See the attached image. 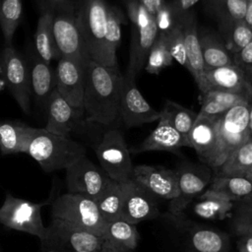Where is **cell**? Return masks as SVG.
I'll return each instance as SVG.
<instances>
[{
    "instance_id": "obj_23",
    "label": "cell",
    "mask_w": 252,
    "mask_h": 252,
    "mask_svg": "<svg viewBox=\"0 0 252 252\" xmlns=\"http://www.w3.org/2000/svg\"><path fill=\"white\" fill-rule=\"evenodd\" d=\"M45 109L47 121L44 129L56 135L69 137L81 115L56 90L50 95Z\"/></svg>"
},
{
    "instance_id": "obj_27",
    "label": "cell",
    "mask_w": 252,
    "mask_h": 252,
    "mask_svg": "<svg viewBox=\"0 0 252 252\" xmlns=\"http://www.w3.org/2000/svg\"><path fill=\"white\" fill-rule=\"evenodd\" d=\"M32 129L21 122L0 121V152L3 155L26 154Z\"/></svg>"
},
{
    "instance_id": "obj_39",
    "label": "cell",
    "mask_w": 252,
    "mask_h": 252,
    "mask_svg": "<svg viewBox=\"0 0 252 252\" xmlns=\"http://www.w3.org/2000/svg\"><path fill=\"white\" fill-rule=\"evenodd\" d=\"M172 60L173 59L165 44L164 35L158 33L148 55L145 65L146 72L152 75H157L162 69L170 66L172 64Z\"/></svg>"
},
{
    "instance_id": "obj_32",
    "label": "cell",
    "mask_w": 252,
    "mask_h": 252,
    "mask_svg": "<svg viewBox=\"0 0 252 252\" xmlns=\"http://www.w3.org/2000/svg\"><path fill=\"white\" fill-rule=\"evenodd\" d=\"M206 189L236 202L252 193V182L243 176L216 175Z\"/></svg>"
},
{
    "instance_id": "obj_30",
    "label": "cell",
    "mask_w": 252,
    "mask_h": 252,
    "mask_svg": "<svg viewBox=\"0 0 252 252\" xmlns=\"http://www.w3.org/2000/svg\"><path fill=\"white\" fill-rule=\"evenodd\" d=\"M124 24H127V18L121 9L117 6L108 4L107 25L104 38L107 67L118 68L116 52L121 40V27Z\"/></svg>"
},
{
    "instance_id": "obj_37",
    "label": "cell",
    "mask_w": 252,
    "mask_h": 252,
    "mask_svg": "<svg viewBox=\"0 0 252 252\" xmlns=\"http://www.w3.org/2000/svg\"><path fill=\"white\" fill-rule=\"evenodd\" d=\"M247 0H226L216 12L220 31L224 37L228 35L235 25L244 21Z\"/></svg>"
},
{
    "instance_id": "obj_14",
    "label": "cell",
    "mask_w": 252,
    "mask_h": 252,
    "mask_svg": "<svg viewBox=\"0 0 252 252\" xmlns=\"http://www.w3.org/2000/svg\"><path fill=\"white\" fill-rule=\"evenodd\" d=\"M85 70L86 65L67 57H61L54 69L56 91L81 116L84 114Z\"/></svg>"
},
{
    "instance_id": "obj_2",
    "label": "cell",
    "mask_w": 252,
    "mask_h": 252,
    "mask_svg": "<svg viewBox=\"0 0 252 252\" xmlns=\"http://www.w3.org/2000/svg\"><path fill=\"white\" fill-rule=\"evenodd\" d=\"M86 148L70 137L53 134L44 128H33L26 154L45 172L66 169L86 156Z\"/></svg>"
},
{
    "instance_id": "obj_24",
    "label": "cell",
    "mask_w": 252,
    "mask_h": 252,
    "mask_svg": "<svg viewBox=\"0 0 252 252\" xmlns=\"http://www.w3.org/2000/svg\"><path fill=\"white\" fill-rule=\"evenodd\" d=\"M216 116H197L188 135L189 147L197 153L200 160L209 165L217 145Z\"/></svg>"
},
{
    "instance_id": "obj_17",
    "label": "cell",
    "mask_w": 252,
    "mask_h": 252,
    "mask_svg": "<svg viewBox=\"0 0 252 252\" xmlns=\"http://www.w3.org/2000/svg\"><path fill=\"white\" fill-rule=\"evenodd\" d=\"M198 88L201 93L219 91L252 97V86L247 76L234 64L205 71Z\"/></svg>"
},
{
    "instance_id": "obj_49",
    "label": "cell",
    "mask_w": 252,
    "mask_h": 252,
    "mask_svg": "<svg viewBox=\"0 0 252 252\" xmlns=\"http://www.w3.org/2000/svg\"><path fill=\"white\" fill-rule=\"evenodd\" d=\"M224 1H226V0H209V4H210L211 9L214 12H217Z\"/></svg>"
},
{
    "instance_id": "obj_11",
    "label": "cell",
    "mask_w": 252,
    "mask_h": 252,
    "mask_svg": "<svg viewBox=\"0 0 252 252\" xmlns=\"http://www.w3.org/2000/svg\"><path fill=\"white\" fill-rule=\"evenodd\" d=\"M66 188L68 193L82 194L96 201L108 186L111 179L101 167L82 157L66 169Z\"/></svg>"
},
{
    "instance_id": "obj_45",
    "label": "cell",
    "mask_w": 252,
    "mask_h": 252,
    "mask_svg": "<svg viewBox=\"0 0 252 252\" xmlns=\"http://www.w3.org/2000/svg\"><path fill=\"white\" fill-rule=\"evenodd\" d=\"M236 248L238 252H252V234L238 236Z\"/></svg>"
},
{
    "instance_id": "obj_35",
    "label": "cell",
    "mask_w": 252,
    "mask_h": 252,
    "mask_svg": "<svg viewBox=\"0 0 252 252\" xmlns=\"http://www.w3.org/2000/svg\"><path fill=\"white\" fill-rule=\"evenodd\" d=\"M160 112V117L168 121L172 127L188 140V135L196 121L198 113L181 104L166 99Z\"/></svg>"
},
{
    "instance_id": "obj_50",
    "label": "cell",
    "mask_w": 252,
    "mask_h": 252,
    "mask_svg": "<svg viewBox=\"0 0 252 252\" xmlns=\"http://www.w3.org/2000/svg\"><path fill=\"white\" fill-rule=\"evenodd\" d=\"M100 252H133V251L124 250V249H118V248H114V247H111V246L103 244V247H102Z\"/></svg>"
},
{
    "instance_id": "obj_3",
    "label": "cell",
    "mask_w": 252,
    "mask_h": 252,
    "mask_svg": "<svg viewBox=\"0 0 252 252\" xmlns=\"http://www.w3.org/2000/svg\"><path fill=\"white\" fill-rule=\"evenodd\" d=\"M108 3L105 0H79L75 15L90 60L107 67L104 38L107 25Z\"/></svg>"
},
{
    "instance_id": "obj_29",
    "label": "cell",
    "mask_w": 252,
    "mask_h": 252,
    "mask_svg": "<svg viewBox=\"0 0 252 252\" xmlns=\"http://www.w3.org/2000/svg\"><path fill=\"white\" fill-rule=\"evenodd\" d=\"M102 238L105 245L134 251L139 242V232L136 224L118 219L106 223Z\"/></svg>"
},
{
    "instance_id": "obj_12",
    "label": "cell",
    "mask_w": 252,
    "mask_h": 252,
    "mask_svg": "<svg viewBox=\"0 0 252 252\" xmlns=\"http://www.w3.org/2000/svg\"><path fill=\"white\" fill-rule=\"evenodd\" d=\"M1 60L2 69L12 95L20 108L26 114H30L32 91L27 61L13 46H5Z\"/></svg>"
},
{
    "instance_id": "obj_33",
    "label": "cell",
    "mask_w": 252,
    "mask_h": 252,
    "mask_svg": "<svg viewBox=\"0 0 252 252\" xmlns=\"http://www.w3.org/2000/svg\"><path fill=\"white\" fill-rule=\"evenodd\" d=\"M252 168V137L234 150L223 163L216 169V175L243 176Z\"/></svg>"
},
{
    "instance_id": "obj_31",
    "label": "cell",
    "mask_w": 252,
    "mask_h": 252,
    "mask_svg": "<svg viewBox=\"0 0 252 252\" xmlns=\"http://www.w3.org/2000/svg\"><path fill=\"white\" fill-rule=\"evenodd\" d=\"M193 212L201 219L222 220L232 211L233 202L209 190H204L197 198Z\"/></svg>"
},
{
    "instance_id": "obj_40",
    "label": "cell",
    "mask_w": 252,
    "mask_h": 252,
    "mask_svg": "<svg viewBox=\"0 0 252 252\" xmlns=\"http://www.w3.org/2000/svg\"><path fill=\"white\" fill-rule=\"evenodd\" d=\"M164 40L172 59L187 69V57L184 37L180 23H177L168 32L164 33Z\"/></svg>"
},
{
    "instance_id": "obj_19",
    "label": "cell",
    "mask_w": 252,
    "mask_h": 252,
    "mask_svg": "<svg viewBox=\"0 0 252 252\" xmlns=\"http://www.w3.org/2000/svg\"><path fill=\"white\" fill-rule=\"evenodd\" d=\"M131 26L132 35L130 41V53L124 76L136 80L141 71L145 68L149 52L158 32L155 18L144 26Z\"/></svg>"
},
{
    "instance_id": "obj_18",
    "label": "cell",
    "mask_w": 252,
    "mask_h": 252,
    "mask_svg": "<svg viewBox=\"0 0 252 252\" xmlns=\"http://www.w3.org/2000/svg\"><path fill=\"white\" fill-rule=\"evenodd\" d=\"M175 224L185 229L188 234L190 252H228L230 240L226 233L220 230L197 225L183 217H171Z\"/></svg>"
},
{
    "instance_id": "obj_47",
    "label": "cell",
    "mask_w": 252,
    "mask_h": 252,
    "mask_svg": "<svg viewBox=\"0 0 252 252\" xmlns=\"http://www.w3.org/2000/svg\"><path fill=\"white\" fill-rule=\"evenodd\" d=\"M244 22L252 29V0H247V9Z\"/></svg>"
},
{
    "instance_id": "obj_34",
    "label": "cell",
    "mask_w": 252,
    "mask_h": 252,
    "mask_svg": "<svg viewBox=\"0 0 252 252\" xmlns=\"http://www.w3.org/2000/svg\"><path fill=\"white\" fill-rule=\"evenodd\" d=\"M124 199V182L111 179L101 196L95 201L99 213L107 223L121 219V210Z\"/></svg>"
},
{
    "instance_id": "obj_55",
    "label": "cell",
    "mask_w": 252,
    "mask_h": 252,
    "mask_svg": "<svg viewBox=\"0 0 252 252\" xmlns=\"http://www.w3.org/2000/svg\"><path fill=\"white\" fill-rule=\"evenodd\" d=\"M78 252H92V251H78Z\"/></svg>"
},
{
    "instance_id": "obj_13",
    "label": "cell",
    "mask_w": 252,
    "mask_h": 252,
    "mask_svg": "<svg viewBox=\"0 0 252 252\" xmlns=\"http://www.w3.org/2000/svg\"><path fill=\"white\" fill-rule=\"evenodd\" d=\"M135 81L123 75L119 117L126 128L140 127L144 124L153 123L158 121L160 117V112L156 110L142 95Z\"/></svg>"
},
{
    "instance_id": "obj_5",
    "label": "cell",
    "mask_w": 252,
    "mask_h": 252,
    "mask_svg": "<svg viewBox=\"0 0 252 252\" xmlns=\"http://www.w3.org/2000/svg\"><path fill=\"white\" fill-rule=\"evenodd\" d=\"M51 219L62 220L101 237L106 225L94 199L68 192L58 196L52 202Z\"/></svg>"
},
{
    "instance_id": "obj_4",
    "label": "cell",
    "mask_w": 252,
    "mask_h": 252,
    "mask_svg": "<svg viewBox=\"0 0 252 252\" xmlns=\"http://www.w3.org/2000/svg\"><path fill=\"white\" fill-rule=\"evenodd\" d=\"M250 103L233 106L226 112L216 116L217 145L208 166L218 169L227 157L251 136L248 128Z\"/></svg>"
},
{
    "instance_id": "obj_7",
    "label": "cell",
    "mask_w": 252,
    "mask_h": 252,
    "mask_svg": "<svg viewBox=\"0 0 252 252\" xmlns=\"http://www.w3.org/2000/svg\"><path fill=\"white\" fill-rule=\"evenodd\" d=\"M46 203H34L6 194L0 207V222L10 229H15L34 235L42 241L46 227L41 219V208Z\"/></svg>"
},
{
    "instance_id": "obj_28",
    "label": "cell",
    "mask_w": 252,
    "mask_h": 252,
    "mask_svg": "<svg viewBox=\"0 0 252 252\" xmlns=\"http://www.w3.org/2000/svg\"><path fill=\"white\" fill-rule=\"evenodd\" d=\"M199 38L205 71L233 64L230 52L218 35L204 31L199 33Z\"/></svg>"
},
{
    "instance_id": "obj_9",
    "label": "cell",
    "mask_w": 252,
    "mask_h": 252,
    "mask_svg": "<svg viewBox=\"0 0 252 252\" xmlns=\"http://www.w3.org/2000/svg\"><path fill=\"white\" fill-rule=\"evenodd\" d=\"M177 175L178 195L169 202L168 213L171 217L184 216L185 209L210 184L212 180L211 167L205 163L184 162L175 169Z\"/></svg>"
},
{
    "instance_id": "obj_38",
    "label": "cell",
    "mask_w": 252,
    "mask_h": 252,
    "mask_svg": "<svg viewBox=\"0 0 252 252\" xmlns=\"http://www.w3.org/2000/svg\"><path fill=\"white\" fill-rule=\"evenodd\" d=\"M230 226L237 236L252 234V193L233 202Z\"/></svg>"
},
{
    "instance_id": "obj_1",
    "label": "cell",
    "mask_w": 252,
    "mask_h": 252,
    "mask_svg": "<svg viewBox=\"0 0 252 252\" xmlns=\"http://www.w3.org/2000/svg\"><path fill=\"white\" fill-rule=\"evenodd\" d=\"M123 75L119 68H110L89 60L85 70L84 114L88 122L111 125L119 117Z\"/></svg>"
},
{
    "instance_id": "obj_48",
    "label": "cell",
    "mask_w": 252,
    "mask_h": 252,
    "mask_svg": "<svg viewBox=\"0 0 252 252\" xmlns=\"http://www.w3.org/2000/svg\"><path fill=\"white\" fill-rule=\"evenodd\" d=\"M46 1H47V7L50 8L51 10H54L56 8L66 5L67 3L71 2L72 0H46Z\"/></svg>"
},
{
    "instance_id": "obj_16",
    "label": "cell",
    "mask_w": 252,
    "mask_h": 252,
    "mask_svg": "<svg viewBox=\"0 0 252 252\" xmlns=\"http://www.w3.org/2000/svg\"><path fill=\"white\" fill-rule=\"evenodd\" d=\"M132 180L158 198L171 201L178 195L175 170L163 166L148 164L134 165Z\"/></svg>"
},
{
    "instance_id": "obj_36",
    "label": "cell",
    "mask_w": 252,
    "mask_h": 252,
    "mask_svg": "<svg viewBox=\"0 0 252 252\" xmlns=\"http://www.w3.org/2000/svg\"><path fill=\"white\" fill-rule=\"evenodd\" d=\"M23 14L22 0H0V28L6 46H12Z\"/></svg>"
},
{
    "instance_id": "obj_42",
    "label": "cell",
    "mask_w": 252,
    "mask_h": 252,
    "mask_svg": "<svg viewBox=\"0 0 252 252\" xmlns=\"http://www.w3.org/2000/svg\"><path fill=\"white\" fill-rule=\"evenodd\" d=\"M154 18L158 28V32L160 34L168 32L177 24V21L169 3L164 2L158 9Z\"/></svg>"
},
{
    "instance_id": "obj_44",
    "label": "cell",
    "mask_w": 252,
    "mask_h": 252,
    "mask_svg": "<svg viewBox=\"0 0 252 252\" xmlns=\"http://www.w3.org/2000/svg\"><path fill=\"white\" fill-rule=\"evenodd\" d=\"M200 0H173L169 4L172 8L173 14L175 16L176 21L178 22L179 18H181L184 14L191 11V8Z\"/></svg>"
},
{
    "instance_id": "obj_41",
    "label": "cell",
    "mask_w": 252,
    "mask_h": 252,
    "mask_svg": "<svg viewBox=\"0 0 252 252\" xmlns=\"http://www.w3.org/2000/svg\"><path fill=\"white\" fill-rule=\"evenodd\" d=\"M252 40V29L243 21L233 27L225 37L226 47L232 54L239 52Z\"/></svg>"
},
{
    "instance_id": "obj_10",
    "label": "cell",
    "mask_w": 252,
    "mask_h": 252,
    "mask_svg": "<svg viewBox=\"0 0 252 252\" xmlns=\"http://www.w3.org/2000/svg\"><path fill=\"white\" fill-rule=\"evenodd\" d=\"M41 244L43 247L65 248L74 252H100L104 240L99 235L76 227L62 220L51 219Z\"/></svg>"
},
{
    "instance_id": "obj_53",
    "label": "cell",
    "mask_w": 252,
    "mask_h": 252,
    "mask_svg": "<svg viewBox=\"0 0 252 252\" xmlns=\"http://www.w3.org/2000/svg\"><path fill=\"white\" fill-rule=\"evenodd\" d=\"M46 252H66V251H60V250H50V251H46Z\"/></svg>"
},
{
    "instance_id": "obj_43",
    "label": "cell",
    "mask_w": 252,
    "mask_h": 252,
    "mask_svg": "<svg viewBox=\"0 0 252 252\" xmlns=\"http://www.w3.org/2000/svg\"><path fill=\"white\" fill-rule=\"evenodd\" d=\"M232 61L235 66L244 72L247 78L252 75V40L239 52L232 54Z\"/></svg>"
},
{
    "instance_id": "obj_46",
    "label": "cell",
    "mask_w": 252,
    "mask_h": 252,
    "mask_svg": "<svg viewBox=\"0 0 252 252\" xmlns=\"http://www.w3.org/2000/svg\"><path fill=\"white\" fill-rule=\"evenodd\" d=\"M145 9L152 15L155 16L158 9L164 3V0H138Z\"/></svg>"
},
{
    "instance_id": "obj_20",
    "label": "cell",
    "mask_w": 252,
    "mask_h": 252,
    "mask_svg": "<svg viewBox=\"0 0 252 252\" xmlns=\"http://www.w3.org/2000/svg\"><path fill=\"white\" fill-rule=\"evenodd\" d=\"M27 64L32 96L39 107H45L50 95L56 90L55 71L50 64H47L38 56L35 50L29 52Z\"/></svg>"
},
{
    "instance_id": "obj_15",
    "label": "cell",
    "mask_w": 252,
    "mask_h": 252,
    "mask_svg": "<svg viewBox=\"0 0 252 252\" xmlns=\"http://www.w3.org/2000/svg\"><path fill=\"white\" fill-rule=\"evenodd\" d=\"M158 197L133 180L124 182L121 219L137 224L158 216Z\"/></svg>"
},
{
    "instance_id": "obj_51",
    "label": "cell",
    "mask_w": 252,
    "mask_h": 252,
    "mask_svg": "<svg viewBox=\"0 0 252 252\" xmlns=\"http://www.w3.org/2000/svg\"><path fill=\"white\" fill-rule=\"evenodd\" d=\"M248 128H249L250 136L252 137V100H251L250 106H249V123H248Z\"/></svg>"
},
{
    "instance_id": "obj_52",
    "label": "cell",
    "mask_w": 252,
    "mask_h": 252,
    "mask_svg": "<svg viewBox=\"0 0 252 252\" xmlns=\"http://www.w3.org/2000/svg\"><path fill=\"white\" fill-rule=\"evenodd\" d=\"M246 178H248L251 182H252V168L249 170V172L246 174V176H245Z\"/></svg>"
},
{
    "instance_id": "obj_26",
    "label": "cell",
    "mask_w": 252,
    "mask_h": 252,
    "mask_svg": "<svg viewBox=\"0 0 252 252\" xmlns=\"http://www.w3.org/2000/svg\"><path fill=\"white\" fill-rule=\"evenodd\" d=\"M252 97L244 94L219 91H207L200 94L201 109L198 112V115L208 117L219 116L235 105L250 103Z\"/></svg>"
},
{
    "instance_id": "obj_8",
    "label": "cell",
    "mask_w": 252,
    "mask_h": 252,
    "mask_svg": "<svg viewBox=\"0 0 252 252\" xmlns=\"http://www.w3.org/2000/svg\"><path fill=\"white\" fill-rule=\"evenodd\" d=\"M52 11L54 38L61 57L87 65L90 58L77 26L74 2L71 1Z\"/></svg>"
},
{
    "instance_id": "obj_6",
    "label": "cell",
    "mask_w": 252,
    "mask_h": 252,
    "mask_svg": "<svg viewBox=\"0 0 252 252\" xmlns=\"http://www.w3.org/2000/svg\"><path fill=\"white\" fill-rule=\"evenodd\" d=\"M94 152L100 167L110 179L117 182L132 180L134 165L121 130L111 128L105 131L95 145Z\"/></svg>"
},
{
    "instance_id": "obj_25",
    "label": "cell",
    "mask_w": 252,
    "mask_h": 252,
    "mask_svg": "<svg viewBox=\"0 0 252 252\" xmlns=\"http://www.w3.org/2000/svg\"><path fill=\"white\" fill-rule=\"evenodd\" d=\"M34 50L38 56L47 64L52 60H59L61 54L57 47L53 32V11L46 7L44 9L36 25L34 33Z\"/></svg>"
},
{
    "instance_id": "obj_54",
    "label": "cell",
    "mask_w": 252,
    "mask_h": 252,
    "mask_svg": "<svg viewBox=\"0 0 252 252\" xmlns=\"http://www.w3.org/2000/svg\"><path fill=\"white\" fill-rule=\"evenodd\" d=\"M248 80H249V82H250V84H251V86H252V75H250V76L248 77Z\"/></svg>"
},
{
    "instance_id": "obj_21",
    "label": "cell",
    "mask_w": 252,
    "mask_h": 252,
    "mask_svg": "<svg viewBox=\"0 0 252 252\" xmlns=\"http://www.w3.org/2000/svg\"><path fill=\"white\" fill-rule=\"evenodd\" d=\"M183 147H189L188 140L163 117H159L157 127L139 145L133 147L130 153L142 154L153 151L177 153Z\"/></svg>"
},
{
    "instance_id": "obj_22",
    "label": "cell",
    "mask_w": 252,
    "mask_h": 252,
    "mask_svg": "<svg viewBox=\"0 0 252 252\" xmlns=\"http://www.w3.org/2000/svg\"><path fill=\"white\" fill-rule=\"evenodd\" d=\"M177 23H180L183 32L187 57V69L199 87L202 82L205 68L195 13L192 10L187 12L179 18Z\"/></svg>"
}]
</instances>
